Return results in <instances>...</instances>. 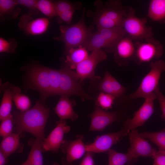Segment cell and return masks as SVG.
<instances>
[{
    "instance_id": "obj_3",
    "label": "cell",
    "mask_w": 165,
    "mask_h": 165,
    "mask_svg": "<svg viewBox=\"0 0 165 165\" xmlns=\"http://www.w3.org/2000/svg\"><path fill=\"white\" fill-rule=\"evenodd\" d=\"M85 12L86 9L84 7L81 18L76 23L73 24L60 26V35L53 38L54 39L63 43L64 54L72 48L79 46L85 48L93 32V25L87 27L86 25Z\"/></svg>"
},
{
    "instance_id": "obj_29",
    "label": "cell",
    "mask_w": 165,
    "mask_h": 165,
    "mask_svg": "<svg viewBox=\"0 0 165 165\" xmlns=\"http://www.w3.org/2000/svg\"><path fill=\"white\" fill-rule=\"evenodd\" d=\"M37 5L39 11L51 19L56 16L57 13L54 1L49 0H37Z\"/></svg>"
},
{
    "instance_id": "obj_20",
    "label": "cell",
    "mask_w": 165,
    "mask_h": 165,
    "mask_svg": "<svg viewBox=\"0 0 165 165\" xmlns=\"http://www.w3.org/2000/svg\"><path fill=\"white\" fill-rule=\"evenodd\" d=\"M65 55V57L63 64L72 70L75 69L76 66L89 55L88 50L82 46L72 48Z\"/></svg>"
},
{
    "instance_id": "obj_19",
    "label": "cell",
    "mask_w": 165,
    "mask_h": 165,
    "mask_svg": "<svg viewBox=\"0 0 165 165\" xmlns=\"http://www.w3.org/2000/svg\"><path fill=\"white\" fill-rule=\"evenodd\" d=\"M75 104V101L70 100L69 97L61 96L54 110L60 119L74 121L79 117L73 109Z\"/></svg>"
},
{
    "instance_id": "obj_14",
    "label": "cell",
    "mask_w": 165,
    "mask_h": 165,
    "mask_svg": "<svg viewBox=\"0 0 165 165\" xmlns=\"http://www.w3.org/2000/svg\"><path fill=\"white\" fill-rule=\"evenodd\" d=\"M83 137L78 135L74 140H65L61 147L62 152L66 154L62 160L63 165H72V163L81 158L86 152Z\"/></svg>"
},
{
    "instance_id": "obj_1",
    "label": "cell",
    "mask_w": 165,
    "mask_h": 165,
    "mask_svg": "<svg viewBox=\"0 0 165 165\" xmlns=\"http://www.w3.org/2000/svg\"><path fill=\"white\" fill-rule=\"evenodd\" d=\"M50 109L39 100L31 109L23 112L15 111L13 116L15 129L20 135L28 132L36 138L45 139V129L50 115Z\"/></svg>"
},
{
    "instance_id": "obj_13",
    "label": "cell",
    "mask_w": 165,
    "mask_h": 165,
    "mask_svg": "<svg viewBox=\"0 0 165 165\" xmlns=\"http://www.w3.org/2000/svg\"><path fill=\"white\" fill-rule=\"evenodd\" d=\"M55 124L56 127L43 141L44 151H50L57 153L65 142L64 138V134L69 132L71 130L70 127L64 120L60 119Z\"/></svg>"
},
{
    "instance_id": "obj_2",
    "label": "cell",
    "mask_w": 165,
    "mask_h": 165,
    "mask_svg": "<svg viewBox=\"0 0 165 165\" xmlns=\"http://www.w3.org/2000/svg\"><path fill=\"white\" fill-rule=\"evenodd\" d=\"M94 5L95 9L89 13L97 29L121 27L129 9L119 1H109L104 4L102 1L97 0Z\"/></svg>"
},
{
    "instance_id": "obj_27",
    "label": "cell",
    "mask_w": 165,
    "mask_h": 165,
    "mask_svg": "<svg viewBox=\"0 0 165 165\" xmlns=\"http://www.w3.org/2000/svg\"><path fill=\"white\" fill-rule=\"evenodd\" d=\"M108 152V165H124L126 163L132 165L136 162L127 152L121 153L111 148Z\"/></svg>"
},
{
    "instance_id": "obj_30",
    "label": "cell",
    "mask_w": 165,
    "mask_h": 165,
    "mask_svg": "<svg viewBox=\"0 0 165 165\" xmlns=\"http://www.w3.org/2000/svg\"><path fill=\"white\" fill-rule=\"evenodd\" d=\"M50 84L52 96L60 95L61 70L48 68Z\"/></svg>"
},
{
    "instance_id": "obj_18",
    "label": "cell",
    "mask_w": 165,
    "mask_h": 165,
    "mask_svg": "<svg viewBox=\"0 0 165 165\" xmlns=\"http://www.w3.org/2000/svg\"><path fill=\"white\" fill-rule=\"evenodd\" d=\"M1 89L3 93L0 106L1 121L11 114L13 95L15 93L21 91L19 87L9 82L3 84Z\"/></svg>"
},
{
    "instance_id": "obj_26",
    "label": "cell",
    "mask_w": 165,
    "mask_h": 165,
    "mask_svg": "<svg viewBox=\"0 0 165 165\" xmlns=\"http://www.w3.org/2000/svg\"><path fill=\"white\" fill-rule=\"evenodd\" d=\"M85 48L90 51L104 48L109 53H112L111 47L104 38L97 31L93 32L91 35Z\"/></svg>"
},
{
    "instance_id": "obj_17",
    "label": "cell",
    "mask_w": 165,
    "mask_h": 165,
    "mask_svg": "<svg viewBox=\"0 0 165 165\" xmlns=\"http://www.w3.org/2000/svg\"><path fill=\"white\" fill-rule=\"evenodd\" d=\"M97 89L101 92L110 94L116 97L122 96L126 88L122 86L106 70L102 80L98 84Z\"/></svg>"
},
{
    "instance_id": "obj_12",
    "label": "cell",
    "mask_w": 165,
    "mask_h": 165,
    "mask_svg": "<svg viewBox=\"0 0 165 165\" xmlns=\"http://www.w3.org/2000/svg\"><path fill=\"white\" fill-rule=\"evenodd\" d=\"M90 117L91 120L89 131H102L113 123L120 120L122 116L119 111L109 112L95 106Z\"/></svg>"
},
{
    "instance_id": "obj_33",
    "label": "cell",
    "mask_w": 165,
    "mask_h": 165,
    "mask_svg": "<svg viewBox=\"0 0 165 165\" xmlns=\"http://www.w3.org/2000/svg\"><path fill=\"white\" fill-rule=\"evenodd\" d=\"M54 2L57 16L63 12L71 9H80L82 7V4L79 2L72 3L68 1L58 0L54 1Z\"/></svg>"
},
{
    "instance_id": "obj_23",
    "label": "cell",
    "mask_w": 165,
    "mask_h": 165,
    "mask_svg": "<svg viewBox=\"0 0 165 165\" xmlns=\"http://www.w3.org/2000/svg\"><path fill=\"white\" fill-rule=\"evenodd\" d=\"M28 144L31 146V149L27 160L31 165H43V141L36 138L30 140Z\"/></svg>"
},
{
    "instance_id": "obj_8",
    "label": "cell",
    "mask_w": 165,
    "mask_h": 165,
    "mask_svg": "<svg viewBox=\"0 0 165 165\" xmlns=\"http://www.w3.org/2000/svg\"><path fill=\"white\" fill-rule=\"evenodd\" d=\"M130 131L123 127L119 131L97 136L92 143L86 145V152L101 153L108 151L113 145L128 135Z\"/></svg>"
},
{
    "instance_id": "obj_43",
    "label": "cell",
    "mask_w": 165,
    "mask_h": 165,
    "mask_svg": "<svg viewBox=\"0 0 165 165\" xmlns=\"http://www.w3.org/2000/svg\"><path fill=\"white\" fill-rule=\"evenodd\" d=\"M53 165H59L58 163L55 162L53 164Z\"/></svg>"
},
{
    "instance_id": "obj_34",
    "label": "cell",
    "mask_w": 165,
    "mask_h": 165,
    "mask_svg": "<svg viewBox=\"0 0 165 165\" xmlns=\"http://www.w3.org/2000/svg\"><path fill=\"white\" fill-rule=\"evenodd\" d=\"M0 125V135L3 138L12 133L14 124L13 116L11 114L1 121Z\"/></svg>"
},
{
    "instance_id": "obj_35",
    "label": "cell",
    "mask_w": 165,
    "mask_h": 165,
    "mask_svg": "<svg viewBox=\"0 0 165 165\" xmlns=\"http://www.w3.org/2000/svg\"><path fill=\"white\" fill-rule=\"evenodd\" d=\"M17 46V42L14 38L7 40L2 37L0 38V53H14Z\"/></svg>"
},
{
    "instance_id": "obj_4",
    "label": "cell",
    "mask_w": 165,
    "mask_h": 165,
    "mask_svg": "<svg viewBox=\"0 0 165 165\" xmlns=\"http://www.w3.org/2000/svg\"><path fill=\"white\" fill-rule=\"evenodd\" d=\"M150 70L142 79L136 90L127 96V99H133L139 98L145 99L154 93L159 86V81L163 72L165 71V62L161 60L151 62Z\"/></svg>"
},
{
    "instance_id": "obj_28",
    "label": "cell",
    "mask_w": 165,
    "mask_h": 165,
    "mask_svg": "<svg viewBox=\"0 0 165 165\" xmlns=\"http://www.w3.org/2000/svg\"><path fill=\"white\" fill-rule=\"evenodd\" d=\"M139 135L154 143L158 147L159 149L165 151V127L158 131L144 132L139 133Z\"/></svg>"
},
{
    "instance_id": "obj_40",
    "label": "cell",
    "mask_w": 165,
    "mask_h": 165,
    "mask_svg": "<svg viewBox=\"0 0 165 165\" xmlns=\"http://www.w3.org/2000/svg\"><path fill=\"white\" fill-rule=\"evenodd\" d=\"M92 152H87L80 165H94Z\"/></svg>"
},
{
    "instance_id": "obj_25",
    "label": "cell",
    "mask_w": 165,
    "mask_h": 165,
    "mask_svg": "<svg viewBox=\"0 0 165 165\" xmlns=\"http://www.w3.org/2000/svg\"><path fill=\"white\" fill-rule=\"evenodd\" d=\"M17 5L15 0H0L1 19L4 20L6 16L8 19L16 18L21 10Z\"/></svg>"
},
{
    "instance_id": "obj_32",
    "label": "cell",
    "mask_w": 165,
    "mask_h": 165,
    "mask_svg": "<svg viewBox=\"0 0 165 165\" xmlns=\"http://www.w3.org/2000/svg\"><path fill=\"white\" fill-rule=\"evenodd\" d=\"M21 91L17 92L13 96V100L16 108L20 112H24L30 108L31 101L28 97L21 93Z\"/></svg>"
},
{
    "instance_id": "obj_36",
    "label": "cell",
    "mask_w": 165,
    "mask_h": 165,
    "mask_svg": "<svg viewBox=\"0 0 165 165\" xmlns=\"http://www.w3.org/2000/svg\"><path fill=\"white\" fill-rule=\"evenodd\" d=\"M17 5L23 6L28 9L29 14L31 16L37 14L39 11L36 0H16Z\"/></svg>"
},
{
    "instance_id": "obj_41",
    "label": "cell",
    "mask_w": 165,
    "mask_h": 165,
    "mask_svg": "<svg viewBox=\"0 0 165 165\" xmlns=\"http://www.w3.org/2000/svg\"><path fill=\"white\" fill-rule=\"evenodd\" d=\"M7 157L0 151V165H5L8 162Z\"/></svg>"
},
{
    "instance_id": "obj_42",
    "label": "cell",
    "mask_w": 165,
    "mask_h": 165,
    "mask_svg": "<svg viewBox=\"0 0 165 165\" xmlns=\"http://www.w3.org/2000/svg\"><path fill=\"white\" fill-rule=\"evenodd\" d=\"M20 165H31L29 162L26 160L24 162Z\"/></svg>"
},
{
    "instance_id": "obj_6",
    "label": "cell",
    "mask_w": 165,
    "mask_h": 165,
    "mask_svg": "<svg viewBox=\"0 0 165 165\" xmlns=\"http://www.w3.org/2000/svg\"><path fill=\"white\" fill-rule=\"evenodd\" d=\"M135 12L134 9L129 8L123 21L121 27L126 32L127 36L132 40L139 41L152 37V28L146 25V19L137 17Z\"/></svg>"
},
{
    "instance_id": "obj_21",
    "label": "cell",
    "mask_w": 165,
    "mask_h": 165,
    "mask_svg": "<svg viewBox=\"0 0 165 165\" xmlns=\"http://www.w3.org/2000/svg\"><path fill=\"white\" fill-rule=\"evenodd\" d=\"M97 31L109 44L112 53H114L118 43L127 35L126 32L121 27L99 29Z\"/></svg>"
},
{
    "instance_id": "obj_11",
    "label": "cell",
    "mask_w": 165,
    "mask_h": 165,
    "mask_svg": "<svg viewBox=\"0 0 165 165\" xmlns=\"http://www.w3.org/2000/svg\"><path fill=\"white\" fill-rule=\"evenodd\" d=\"M128 135L130 147L127 152L136 161L139 157H153L156 150L145 138L139 135L137 130H131Z\"/></svg>"
},
{
    "instance_id": "obj_22",
    "label": "cell",
    "mask_w": 165,
    "mask_h": 165,
    "mask_svg": "<svg viewBox=\"0 0 165 165\" xmlns=\"http://www.w3.org/2000/svg\"><path fill=\"white\" fill-rule=\"evenodd\" d=\"M147 16L153 21L163 23L165 21V0H151Z\"/></svg>"
},
{
    "instance_id": "obj_38",
    "label": "cell",
    "mask_w": 165,
    "mask_h": 165,
    "mask_svg": "<svg viewBox=\"0 0 165 165\" xmlns=\"http://www.w3.org/2000/svg\"><path fill=\"white\" fill-rule=\"evenodd\" d=\"M156 99L159 101L162 114L161 116V119L165 120V97L160 90L159 86L154 92Z\"/></svg>"
},
{
    "instance_id": "obj_10",
    "label": "cell",
    "mask_w": 165,
    "mask_h": 165,
    "mask_svg": "<svg viewBox=\"0 0 165 165\" xmlns=\"http://www.w3.org/2000/svg\"><path fill=\"white\" fill-rule=\"evenodd\" d=\"M156 99L154 93L145 98L142 105L135 113L132 118L127 119L123 127L130 130L142 126L152 115L154 111V101Z\"/></svg>"
},
{
    "instance_id": "obj_24",
    "label": "cell",
    "mask_w": 165,
    "mask_h": 165,
    "mask_svg": "<svg viewBox=\"0 0 165 165\" xmlns=\"http://www.w3.org/2000/svg\"><path fill=\"white\" fill-rule=\"evenodd\" d=\"M20 145V134L12 133L3 138L0 144V151L8 157L18 149Z\"/></svg>"
},
{
    "instance_id": "obj_39",
    "label": "cell",
    "mask_w": 165,
    "mask_h": 165,
    "mask_svg": "<svg viewBox=\"0 0 165 165\" xmlns=\"http://www.w3.org/2000/svg\"><path fill=\"white\" fill-rule=\"evenodd\" d=\"M153 165H165V151L159 149L152 157Z\"/></svg>"
},
{
    "instance_id": "obj_31",
    "label": "cell",
    "mask_w": 165,
    "mask_h": 165,
    "mask_svg": "<svg viewBox=\"0 0 165 165\" xmlns=\"http://www.w3.org/2000/svg\"><path fill=\"white\" fill-rule=\"evenodd\" d=\"M116 97L108 94L102 92L98 95L95 102V106L107 111L112 108Z\"/></svg>"
},
{
    "instance_id": "obj_15",
    "label": "cell",
    "mask_w": 165,
    "mask_h": 165,
    "mask_svg": "<svg viewBox=\"0 0 165 165\" xmlns=\"http://www.w3.org/2000/svg\"><path fill=\"white\" fill-rule=\"evenodd\" d=\"M29 14H24L20 18L18 26L27 35H38L45 33L49 25V19L40 17L33 19Z\"/></svg>"
},
{
    "instance_id": "obj_16",
    "label": "cell",
    "mask_w": 165,
    "mask_h": 165,
    "mask_svg": "<svg viewBox=\"0 0 165 165\" xmlns=\"http://www.w3.org/2000/svg\"><path fill=\"white\" fill-rule=\"evenodd\" d=\"M135 52L133 40L126 35L116 46L114 52V61L119 66H126L130 61L134 60Z\"/></svg>"
},
{
    "instance_id": "obj_5",
    "label": "cell",
    "mask_w": 165,
    "mask_h": 165,
    "mask_svg": "<svg viewBox=\"0 0 165 165\" xmlns=\"http://www.w3.org/2000/svg\"><path fill=\"white\" fill-rule=\"evenodd\" d=\"M48 68L36 64L30 67L28 72V87L39 92V100L45 105L46 99L52 96Z\"/></svg>"
},
{
    "instance_id": "obj_9",
    "label": "cell",
    "mask_w": 165,
    "mask_h": 165,
    "mask_svg": "<svg viewBox=\"0 0 165 165\" xmlns=\"http://www.w3.org/2000/svg\"><path fill=\"white\" fill-rule=\"evenodd\" d=\"M107 58L106 53L102 49L92 51L88 57L75 68L76 73L80 82L82 83L86 79L95 78V71L97 65Z\"/></svg>"
},
{
    "instance_id": "obj_7",
    "label": "cell",
    "mask_w": 165,
    "mask_h": 165,
    "mask_svg": "<svg viewBox=\"0 0 165 165\" xmlns=\"http://www.w3.org/2000/svg\"><path fill=\"white\" fill-rule=\"evenodd\" d=\"M137 42L135 46V52L134 60L139 64L147 63L162 56L163 48L162 45L152 37Z\"/></svg>"
},
{
    "instance_id": "obj_37",
    "label": "cell",
    "mask_w": 165,
    "mask_h": 165,
    "mask_svg": "<svg viewBox=\"0 0 165 165\" xmlns=\"http://www.w3.org/2000/svg\"><path fill=\"white\" fill-rule=\"evenodd\" d=\"M75 9H71L63 12L57 16V21L60 24L64 22L67 25L71 24V22L73 18Z\"/></svg>"
}]
</instances>
